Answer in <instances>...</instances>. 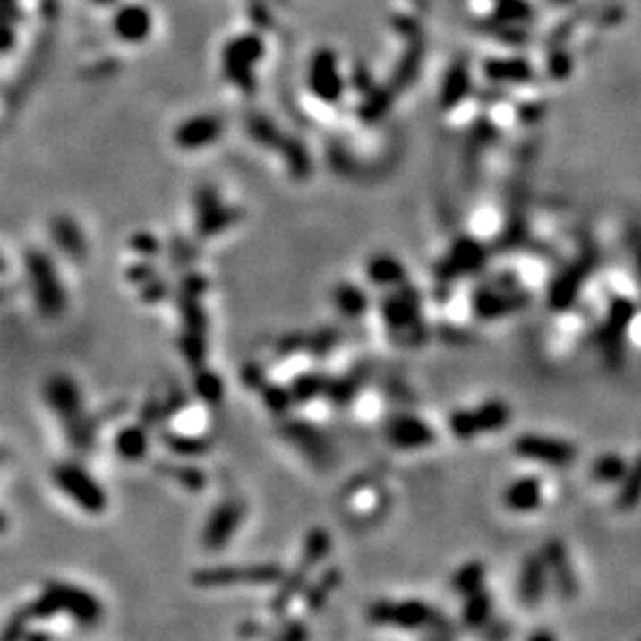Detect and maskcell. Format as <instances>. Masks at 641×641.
Masks as SVG:
<instances>
[{"label":"cell","mask_w":641,"mask_h":641,"mask_svg":"<svg viewBox=\"0 0 641 641\" xmlns=\"http://www.w3.org/2000/svg\"><path fill=\"white\" fill-rule=\"evenodd\" d=\"M44 401L61 423L69 447L80 455L94 450L102 422L86 411L83 392L73 376L52 374L44 384Z\"/></svg>","instance_id":"6da1fadb"},{"label":"cell","mask_w":641,"mask_h":641,"mask_svg":"<svg viewBox=\"0 0 641 641\" xmlns=\"http://www.w3.org/2000/svg\"><path fill=\"white\" fill-rule=\"evenodd\" d=\"M378 312L395 345L417 346L426 341L428 332L423 324L422 297L414 285L405 283L389 289L378 303Z\"/></svg>","instance_id":"7a4b0ae2"},{"label":"cell","mask_w":641,"mask_h":641,"mask_svg":"<svg viewBox=\"0 0 641 641\" xmlns=\"http://www.w3.org/2000/svg\"><path fill=\"white\" fill-rule=\"evenodd\" d=\"M332 548V538L326 527H312L310 532L305 534L303 546H301V559L299 562L289 571L285 573V577L280 579L277 585V592L270 600V612L277 619H285L286 612L293 602L301 598V594L310 584V573L316 568L320 562H322L326 556H329Z\"/></svg>","instance_id":"3957f363"},{"label":"cell","mask_w":641,"mask_h":641,"mask_svg":"<svg viewBox=\"0 0 641 641\" xmlns=\"http://www.w3.org/2000/svg\"><path fill=\"white\" fill-rule=\"evenodd\" d=\"M23 272L38 312L50 320L63 316L67 310V291L55 260L40 247H30L23 253Z\"/></svg>","instance_id":"277c9868"},{"label":"cell","mask_w":641,"mask_h":641,"mask_svg":"<svg viewBox=\"0 0 641 641\" xmlns=\"http://www.w3.org/2000/svg\"><path fill=\"white\" fill-rule=\"evenodd\" d=\"M50 480L58 492L73 502L86 515H102L108 507V496L102 483L77 461H61L50 469Z\"/></svg>","instance_id":"5b68a950"},{"label":"cell","mask_w":641,"mask_h":641,"mask_svg":"<svg viewBox=\"0 0 641 641\" xmlns=\"http://www.w3.org/2000/svg\"><path fill=\"white\" fill-rule=\"evenodd\" d=\"M286 568L278 562L253 565H214L193 571L192 584L200 590H225L231 585H278Z\"/></svg>","instance_id":"8992f818"},{"label":"cell","mask_w":641,"mask_h":641,"mask_svg":"<svg viewBox=\"0 0 641 641\" xmlns=\"http://www.w3.org/2000/svg\"><path fill=\"white\" fill-rule=\"evenodd\" d=\"M241 216L244 210L239 206L226 204L218 187L201 185L193 195V226L195 237L200 241L218 237L237 225Z\"/></svg>","instance_id":"52a82bcc"},{"label":"cell","mask_w":641,"mask_h":641,"mask_svg":"<svg viewBox=\"0 0 641 641\" xmlns=\"http://www.w3.org/2000/svg\"><path fill=\"white\" fill-rule=\"evenodd\" d=\"M368 620L374 627H395L403 631H417L434 627L438 614L428 602L420 598L376 600L368 606Z\"/></svg>","instance_id":"ba28073f"},{"label":"cell","mask_w":641,"mask_h":641,"mask_svg":"<svg viewBox=\"0 0 641 641\" xmlns=\"http://www.w3.org/2000/svg\"><path fill=\"white\" fill-rule=\"evenodd\" d=\"M261 56H264V40L258 34L235 36L222 50L225 80L241 91H252Z\"/></svg>","instance_id":"9c48e42d"},{"label":"cell","mask_w":641,"mask_h":641,"mask_svg":"<svg viewBox=\"0 0 641 641\" xmlns=\"http://www.w3.org/2000/svg\"><path fill=\"white\" fill-rule=\"evenodd\" d=\"M278 434L286 444H291L301 457H305L313 467H329L332 461V444L329 436L310 420L285 417L278 423Z\"/></svg>","instance_id":"30bf717a"},{"label":"cell","mask_w":641,"mask_h":641,"mask_svg":"<svg viewBox=\"0 0 641 641\" xmlns=\"http://www.w3.org/2000/svg\"><path fill=\"white\" fill-rule=\"evenodd\" d=\"M637 316V305L627 297H617L611 301L608 313L602 324L598 341L602 355L608 368L617 370L620 362H623V349H625V337L629 332V326Z\"/></svg>","instance_id":"8fae6325"},{"label":"cell","mask_w":641,"mask_h":641,"mask_svg":"<svg viewBox=\"0 0 641 641\" xmlns=\"http://www.w3.org/2000/svg\"><path fill=\"white\" fill-rule=\"evenodd\" d=\"M596 264L598 256L594 250H585L584 253H579V256L552 280L551 289H548V307L556 313L571 310V305L577 301L581 289H584L587 280H590Z\"/></svg>","instance_id":"7c38bea8"},{"label":"cell","mask_w":641,"mask_h":641,"mask_svg":"<svg viewBox=\"0 0 641 641\" xmlns=\"http://www.w3.org/2000/svg\"><path fill=\"white\" fill-rule=\"evenodd\" d=\"M247 515V507L241 499H225L216 502L201 527L200 542L208 552H220L231 544L235 534Z\"/></svg>","instance_id":"4fadbf2b"},{"label":"cell","mask_w":641,"mask_h":641,"mask_svg":"<svg viewBox=\"0 0 641 641\" xmlns=\"http://www.w3.org/2000/svg\"><path fill=\"white\" fill-rule=\"evenodd\" d=\"M307 86H310V94L320 102L332 104V107L341 102L345 96V80L335 50L320 48L313 52L310 69H307Z\"/></svg>","instance_id":"5bb4252c"},{"label":"cell","mask_w":641,"mask_h":641,"mask_svg":"<svg viewBox=\"0 0 641 641\" xmlns=\"http://www.w3.org/2000/svg\"><path fill=\"white\" fill-rule=\"evenodd\" d=\"M513 450L521 459L551 467H568L577 459V449L568 440L542 434H523L515 440Z\"/></svg>","instance_id":"9a60e30c"},{"label":"cell","mask_w":641,"mask_h":641,"mask_svg":"<svg viewBox=\"0 0 641 641\" xmlns=\"http://www.w3.org/2000/svg\"><path fill=\"white\" fill-rule=\"evenodd\" d=\"M48 585L55 590L61 612L73 620L80 627H94L102 620V602L98 600L86 587H80L67 581H48Z\"/></svg>","instance_id":"2e32d148"},{"label":"cell","mask_w":641,"mask_h":641,"mask_svg":"<svg viewBox=\"0 0 641 641\" xmlns=\"http://www.w3.org/2000/svg\"><path fill=\"white\" fill-rule=\"evenodd\" d=\"M483 264H486V250L480 241L461 237L450 245L447 256L438 261L434 270L436 278H440L442 283H453L457 278L477 272Z\"/></svg>","instance_id":"e0dca14e"},{"label":"cell","mask_w":641,"mask_h":641,"mask_svg":"<svg viewBox=\"0 0 641 641\" xmlns=\"http://www.w3.org/2000/svg\"><path fill=\"white\" fill-rule=\"evenodd\" d=\"M384 436L397 450H422L436 442V430L420 415L398 414L386 422Z\"/></svg>","instance_id":"ac0fdd59"},{"label":"cell","mask_w":641,"mask_h":641,"mask_svg":"<svg viewBox=\"0 0 641 641\" xmlns=\"http://www.w3.org/2000/svg\"><path fill=\"white\" fill-rule=\"evenodd\" d=\"M529 303V297L521 289H507V286L483 285L474 293L471 310L480 320H499L509 313L521 312Z\"/></svg>","instance_id":"d6986e66"},{"label":"cell","mask_w":641,"mask_h":641,"mask_svg":"<svg viewBox=\"0 0 641 641\" xmlns=\"http://www.w3.org/2000/svg\"><path fill=\"white\" fill-rule=\"evenodd\" d=\"M225 133V123L218 115L201 113L181 121L173 133L175 146L183 152H200L214 146Z\"/></svg>","instance_id":"ffe728a7"},{"label":"cell","mask_w":641,"mask_h":641,"mask_svg":"<svg viewBox=\"0 0 641 641\" xmlns=\"http://www.w3.org/2000/svg\"><path fill=\"white\" fill-rule=\"evenodd\" d=\"M542 554H544L546 559V567L548 573H551V581L556 587V594H559L562 600H573L579 592V581L577 575H575L567 546L562 544L559 538H551L546 540Z\"/></svg>","instance_id":"44dd1931"},{"label":"cell","mask_w":641,"mask_h":641,"mask_svg":"<svg viewBox=\"0 0 641 641\" xmlns=\"http://www.w3.org/2000/svg\"><path fill=\"white\" fill-rule=\"evenodd\" d=\"M113 31L123 42H146L150 34H152V13L137 3L123 4L113 17Z\"/></svg>","instance_id":"7402d4cb"},{"label":"cell","mask_w":641,"mask_h":641,"mask_svg":"<svg viewBox=\"0 0 641 641\" xmlns=\"http://www.w3.org/2000/svg\"><path fill=\"white\" fill-rule=\"evenodd\" d=\"M546 581H548V567L546 559L542 552L527 554L526 560L521 565V575H519V600L527 608L538 606L542 598H544L546 592Z\"/></svg>","instance_id":"603a6c76"},{"label":"cell","mask_w":641,"mask_h":641,"mask_svg":"<svg viewBox=\"0 0 641 641\" xmlns=\"http://www.w3.org/2000/svg\"><path fill=\"white\" fill-rule=\"evenodd\" d=\"M50 235L58 252L73 261H83L88 256L86 235L81 226L67 214H58L50 222Z\"/></svg>","instance_id":"cb8c5ba5"},{"label":"cell","mask_w":641,"mask_h":641,"mask_svg":"<svg viewBox=\"0 0 641 641\" xmlns=\"http://www.w3.org/2000/svg\"><path fill=\"white\" fill-rule=\"evenodd\" d=\"M343 584V571L338 567H326L322 573L318 575L316 581H310L307 587L301 594V608L307 614H316L329 604L332 594L338 590Z\"/></svg>","instance_id":"d4e9b609"},{"label":"cell","mask_w":641,"mask_h":641,"mask_svg":"<svg viewBox=\"0 0 641 641\" xmlns=\"http://www.w3.org/2000/svg\"><path fill=\"white\" fill-rule=\"evenodd\" d=\"M365 277L378 289H395L407 283V268L390 253L378 252L365 261Z\"/></svg>","instance_id":"484cf974"},{"label":"cell","mask_w":641,"mask_h":641,"mask_svg":"<svg viewBox=\"0 0 641 641\" xmlns=\"http://www.w3.org/2000/svg\"><path fill=\"white\" fill-rule=\"evenodd\" d=\"M150 428L143 426L141 422L127 423L116 430L115 440H113V450L116 457L127 463H137L146 459L148 449H150Z\"/></svg>","instance_id":"4316f807"},{"label":"cell","mask_w":641,"mask_h":641,"mask_svg":"<svg viewBox=\"0 0 641 641\" xmlns=\"http://www.w3.org/2000/svg\"><path fill=\"white\" fill-rule=\"evenodd\" d=\"M365 380H368V370H365L363 365H357V368H353L343 376L329 378L324 398L337 409L349 407V405L362 395Z\"/></svg>","instance_id":"83f0119b"},{"label":"cell","mask_w":641,"mask_h":641,"mask_svg":"<svg viewBox=\"0 0 641 641\" xmlns=\"http://www.w3.org/2000/svg\"><path fill=\"white\" fill-rule=\"evenodd\" d=\"M158 440L168 453L181 459H189V457H201L210 450V440L201 434H193V432L183 430H171V428H158Z\"/></svg>","instance_id":"f1b7e54d"},{"label":"cell","mask_w":641,"mask_h":641,"mask_svg":"<svg viewBox=\"0 0 641 641\" xmlns=\"http://www.w3.org/2000/svg\"><path fill=\"white\" fill-rule=\"evenodd\" d=\"M154 471L160 477H167V480L175 482L176 486H181L187 492L198 494L208 486V475L206 471L192 466V463H181V461H158L154 463Z\"/></svg>","instance_id":"f546056e"},{"label":"cell","mask_w":641,"mask_h":641,"mask_svg":"<svg viewBox=\"0 0 641 641\" xmlns=\"http://www.w3.org/2000/svg\"><path fill=\"white\" fill-rule=\"evenodd\" d=\"M332 303L345 320L357 322L370 312V297L362 286L349 280H341L332 291Z\"/></svg>","instance_id":"4dcf8cb0"},{"label":"cell","mask_w":641,"mask_h":641,"mask_svg":"<svg viewBox=\"0 0 641 641\" xmlns=\"http://www.w3.org/2000/svg\"><path fill=\"white\" fill-rule=\"evenodd\" d=\"M542 482L538 477H521L505 490V505L513 513H532L542 505Z\"/></svg>","instance_id":"1f68e13d"},{"label":"cell","mask_w":641,"mask_h":641,"mask_svg":"<svg viewBox=\"0 0 641 641\" xmlns=\"http://www.w3.org/2000/svg\"><path fill=\"white\" fill-rule=\"evenodd\" d=\"M490 614H492V596H490L486 587H480L477 592L463 596V627H467V629H482L490 620Z\"/></svg>","instance_id":"d6a6232c"},{"label":"cell","mask_w":641,"mask_h":641,"mask_svg":"<svg viewBox=\"0 0 641 641\" xmlns=\"http://www.w3.org/2000/svg\"><path fill=\"white\" fill-rule=\"evenodd\" d=\"M483 71L490 80L499 83H521L532 77V67L523 58H490Z\"/></svg>","instance_id":"836d02e7"},{"label":"cell","mask_w":641,"mask_h":641,"mask_svg":"<svg viewBox=\"0 0 641 641\" xmlns=\"http://www.w3.org/2000/svg\"><path fill=\"white\" fill-rule=\"evenodd\" d=\"M176 346H179L181 355L192 372L208 365V332L181 329L179 338H176Z\"/></svg>","instance_id":"e575fe53"},{"label":"cell","mask_w":641,"mask_h":641,"mask_svg":"<svg viewBox=\"0 0 641 641\" xmlns=\"http://www.w3.org/2000/svg\"><path fill=\"white\" fill-rule=\"evenodd\" d=\"M258 395L261 398V403H264V407L270 411V414L277 417V420H285V417H289L291 409L297 405L289 384H280V382L268 380L258 390Z\"/></svg>","instance_id":"d590c367"},{"label":"cell","mask_w":641,"mask_h":641,"mask_svg":"<svg viewBox=\"0 0 641 641\" xmlns=\"http://www.w3.org/2000/svg\"><path fill=\"white\" fill-rule=\"evenodd\" d=\"M293 397H295L297 405H310L312 401L326 395V386H329V376L320 370H307L301 372L289 382Z\"/></svg>","instance_id":"8d00e7d4"},{"label":"cell","mask_w":641,"mask_h":641,"mask_svg":"<svg viewBox=\"0 0 641 641\" xmlns=\"http://www.w3.org/2000/svg\"><path fill=\"white\" fill-rule=\"evenodd\" d=\"M192 390L201 403L220 405L222 398H225V380H222L218 372H214L208 368V365H204V368L193 372Z\"/></svg>","instance_id":"74e56055"},{"label":"cell","mask_w":641,"mask_h":641,"mask_svg":"<svg viewBox=\"0 0 641 641\" xmlns=\"http://www.w3.org/2000/svg\"><path fill=\"white\" fill-rule=\"evenodd\" d=\"M475 422L480 428V434H490V432L502 430L511 420V407L500 398H492V401L482 403L475 411Z\"/></svg>","instance_id":"f35d334b"},{"label":"cell","mask_w":641,"mask_h":641,"mask_svg":"<svg viewBox=\"0 0 641 641\" xmlns=\"http://www.w3.org/2000/svg\"><path fill=\"white\" fill-rule=\"evenodd\" d=\"M469 91V73L467 67L463 63H457L450 67V71L447 73V80L442 83V91H440V104L444 110L455 108L463 98L467 96Z\"/></svg>","instance_id":"ab89813d"},{"label":"cell","mask_w":641,"mask_h":641,"mask_svg":"<svg viewBox=\"0 0 641 641\" xmlns=\"http://www.w3.org/2000/svg\"><path fill=\"white\" fill-rule=\"evenodd\" d=\"M483 581H486V565L482 560H469L457 568L453 579H450V587L459 596H467V594L483 587Z\"/></svg>","instance_id":"60d3db41"},{"label":"cell","mask_w":641,"mask_h":641,"mask_svg":"<svg viewBox=\"0 0 641 641\" xmlns=\"http://www.w3.org/2000/svg\"><path fill=\"white\" fill-rule=\"evenodd\" d=\"M341 338L343 335L337 326H320L318 330L310 332V337H307V353L316 357V362H326L335 353Z\"/></svg>","instance_id":"b9f144b4"},{"label":"cell","mask_w":641,"mask_h":641,"mask_svg":"<svg viewBox=\"0 0 641 641\" xmlns=\"http://www.w3.org/2000/svg\"><path fill=\"white\" fill-rule=\"evenodd\" d=\"M641 502V453L633 459L625 480L620 482V492L617 496V507L620 511H633Z\"/></svg>","instance_id":"7bdbcfd3"},{"label":"cell","mask_w":641,"mask_h":641,"mask_svg":"<svg viewBox=\"0 0 641 641\" xmlns=\"http://www.w3.org/2000/svg\"><path fill=\"white\" fill-rule=\"evenodd\" d=\"M629 466H627L625 459L617 453H606L598 457L592 466V477L600 483H617L623 482Z\"/></svg>","instance_id":"ee69618b"},{"label":"cell","mask_w":641,"mask_h":641,"mask_svg":"<svg viewBox=\"0 0 641 641\" xmlns=\"http://www.w3.org/2000/svg\"><path fill=\"white\" fill-rule=\"evenodd\" d=\"M25 612H28L30 620H36V623H46V620L58 617L61 612V604H58V598L52 587L46 584L40 596L34 598L30 604H25Z\"/></svg>","instance_id":"f6af8a7d"},{"label":"cell","mask_w":641,"mask_h":641,"mask_svg":"<svg viewBox=\"0 0 641 641\" xmlns=\"http://www.w3.org/2000/svg\"><path fill=\"white\" fill-rule=\"evenodd\" d=\"M449 428L455 434V438H459V440H463V442L474 440V438L480 434V428H477V422H475V414L474 411H467V409L453 411L449 417Z\"/></svg>","instance_id":"bcb514c9"},{"label":"cell","mask_w":641,"mask_h":641,"mask_svg":"<svg viewBox=\"0 0 641 641\" xmlns=\"http://www.w3.org/2000/svg\"><path fill=\"white\" fill-rule=\"evenodd\" d=\"M140 289H141V291H140L141 301H143V303H150V305L162 303V301H165V299L173 297V293H175L173 286L168 285L165 278H160L158 274H156L154 278H150L148 283H143V285L140 286Z\"/></svg>","instance_id":"7dc6e473"},{"label":"cell","mask_w":641,"mask_h":641,"mask_svg":"<svg viewBox=\"0 0 641 641\" xmlns=\"http://www.w3.org/2000/svg\"><path fill=\"white\" fill-rule=\"evenodd\" d=\"M129 250L133 253H137V256L150 260V258L158 256L160 250H162V244H160V239L156 237V235L148 233V231H140V233L131 235V237H129Z\"/></svg>","instance_id":"c3c4849f"},{"label":"cell","mask_w":641,"mask_h":641,"mask_svg":"<svg viewBox=\"0 0 641 641\" xmlns=\"http://www.w3.org/2000/svg\"><path fill=\"white\" fill-rule=\"evenodd\" d=\"M307 337L310 335H305V332H297V330L285 335L277 345V355L285 359V357H295L301 351H307Z\"/></svg>","instance_id":"681fc988"},{"label":"cell","mask_w":641,"mask_h":641,"mask_svg":"<svg viewBox=\"0 0 641 641\" xmlns=\"http://www.w3.org/2000/svg\"><path fill=\"white\" fill-rule=\"evenodd\" d=\"M529 17V4L526 0H500L496 6V19L500 21H519Z\"/></svg>","instance_id":"f907efd6"},{"label":"cell","mask_w":641,"mask_h":641,"mask_svg":"<svg viewBox=\"0 0 641 641\" xmlns=\"http://www.w3.org/2000/svg\"><path fill=\"white\" fill-rule=\"evenodd\" d=\"M154 277H156V266L148 258L133 261V264H129L127 270H125L127 283L137 285V286H141L143 283H148V280L154 278Z\"/></svg>","instance_id":"816d5d0a"},{"label":"cell","mask_w":641,"mask_h":641,"mask_svg":"<svg viewBox=\"0 0 641 641\" xmlns=\"http://www.w3.org/2000/svg\"><path fill=\"white\" fill-rule=\"evenodd\" d=\"M241 382H244L245 389L260 390L261 386L268 382L264 365L258 362H247L244 368H241Z\"/></svg>","instance_id":"f5cc1de1"},{"label":"cell","mask_w":641,"mask_h":641,"mask_svg":"<svg viewBox=\"0 0 641 641\" xmlns=\"http://www.w3.org/2000/svg\"><path fill=\"white\" fill-rule=\"evenodd\" d=\"M195 252H193V244L192 241H185V239H175L171 244V260L175 266H187L189 261L193 260Z\"/></svg>","instance_id":"db71d44e"},{"label":"cell","mask_w":641,"mask_h":641,"mask_svg":"<svg viewBox=\"0 0 641 641\" xmlns=\"http://www.w3.org/2000/svg\"><path fill=\"white\" fill-rule=\"evenodd\" d=\"M277 636L283 637V639H303V637L310 636V633H307L305 625L301 623L299 619H285Z\"/></svg>","instance_id":"11a10c76"},{"label":"cell","mask_w":641,"mask_h":641,"mask_svg":"<svg viewBox=\"0 0 641 641\" xmlns=\"http://www.w3.org/2000/svg\"><path fill=\"white\" fill-rule=\"evenodd\" d=\"M551 73L556 80H562L568 73V56L567 55H554L551 61Z\"/></svg>","instance_id":"9f6ffc18"},{"label":"cell","mask_w":641,"mask_h":641,"mask_svg":"<svg viewBox=\"0 0 641 641\" xmlns=\"http://www.w3.org/2000/svg\"><path fill=\"white\" fill-rule=\"evenodd\" d=\"M552 639H554V636L548 631H538V633H532V636H529V641H552Z\"/></svg>","instance_id":"6f0895ef"},{"label":"cell","mask_w":641,"mask_h":641,"mask_svg":"<svg viewBox=\"0 0 641 641\" xmlns=\"http://www.w3.org/2000/svg\"><path fill=\"white\" fill-rule=\"evenodd\" d=\"M637 268H639V272H641V245L637 247Z\"/></svg>","instance_id":"680465c9"}]
</instances>
